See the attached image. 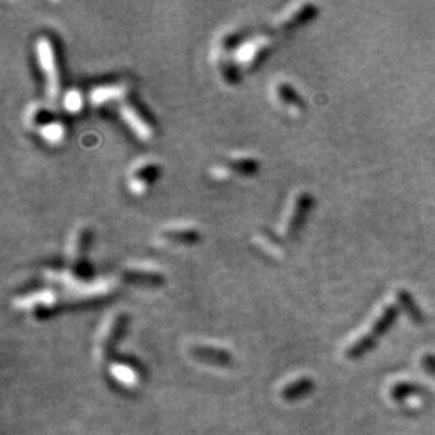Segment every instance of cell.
Segmentation results:
<instances>
[{
  "label": "cell",
  "instance_id": "6da1fadb",
  "mask_svg": "<svg viewBox=\"0 0 435 435\" xmlns=\"http://www.w3.org/2000/svg\"><path fill=\"white\" fill-rule=\"evenodd\" d=\"M396 316H398V308H396L395 305H387V307L381 312L379 316L376 318V321L372 323L370 331L363 334L361 337H358L355 342L347 347V358L355 360V358H361L365 356L367 352H371L372 348L376 347V343L379 342V338L394 326Z\"/></svg>",
  "mask_w": 435,
  "mask_h": 435
},
{
  "label": "cell",
  "instance_id": "7a4b0ae2",
  "mask_svg": "<svg viewBox=\"0 0 435 435\" xmlns=\"http://www.w3.org/2000/svg\"><path fill=\"white\" fill-rule=\"evenodd\" d=\"M36 54L37 60H39L41 63L42 73L45 76L47 92H49V97L52 100H55L61 92V74L59 59H57L55 45L50 37H41V39L37 41Z\"/></svg>",
  "mask_w": 435,
  "mask_h": 435
},
{
  "label": "cell",
  "instance_id": "3957f363",
  "mask_svg": "<svg viewBox=\"0 0 435 435\" xmlns=\"http://www.w3.org/2000/svg\"><path fill=\"white\" fill-rule=\"evenodd\" d=\"M313 205V197L308 192H299L294 195L290 200L289 207H287L282 223L279 227V234L284 239H292L297 234L299 227L302 226L305 216H307L308 210Z\"/></svg>",
  "mask_w": 435,
  "mask_h": 435
},
{
  "label": "cell",
  "instance_id": "277c9868",
  "mask_svg": "<svg viewBox=\"0 0 435 435\" xmlns=\"http://www.w3.org/2000/svg\"><path fill=\"white\" fill-rule=\"evenodd\" d=\"M124 324H126V314L114 313L107 318L100 329L97 341H95V356L99 361H107L110 353H112L114 343L121 336Z\"/></svg>",
  "mask_w": 435,
  "mask_h": 435
},
{
  "label": "cell",
  "instance_id": "5b68a950",
  "mask_svg": "<svg viewBox=\"0 0 435 435\" xmlns=\"http://www.w3.org/2000/svg\"><path fill=\"white\" fill-rule=\"evenodd\" d=\"M239 41V34L236 31H229L218 39V44L214 47V61H216L219 73L223 79H226L229 84L237 81L236 61L232 60V50Z\"/></svg>",
  "mask_w": 435,
  "mask_h": 435
},
{
  "label": "cell",
  "instance_id": "8992f818",
  "mask_svg": "<svg viewBox=\"0 0 435 435\" xmlns=\"http://www.w3.org/2000/svg\"><path fill=\"white\" fill-rule=\"evenodd\" d=\"M272 47V37L271 36H258L252 37L243 42L242 45H239V49L236 52V57H234V61L239 66L245 70H252L260 63V61L265 59V55L270 52Z\"/></svg>",
  "mask_w": 435,
  "mask_h": 435
},
{
  "label": "cell",
  "instance_id": "52a82bcc",
  "mask_svg": "<svg viewBox=\"0 0 435 435\" xmlns=\"http://www.w3.org/2000/svg\"><path fill=\"white\" fill-rule=\"evenodd\" d=\"M318 8L313 3H300V6H295L290 8L285 15H282L272 26V31L282 32V31H289L294 30V28L302 26L305 23H308L310 20H313L316 17Z\"/></svg>",
  "mask_w": 435,
  "mask_h": 435
},
{
  "label": "cell",
  "instance_id": "ba28073f",
  "mask_svg": "<svg viewBox=\"0 0 435 435\" xmlns=\"http://www.w3.org/2000/svg\"><path fill=\"white\" fill-rule=\"evenodd\" d=\"M258 161L250 156H237V159H231L227 163L214 166L213 176L216 179H227L232 174H241V176H250L258 171Z\"/></svg>",
  "mask_w": 435,
  "mask_h": 435
},
{
  "label": "cell",
  "instance_id": "9c48e42d",
  "mask_svg": "<svg viewBox=\"0 0 435 435\" xmlns=\"http://www.w3.org/2000/svg\"><path fill=\"white\" fill-rule=\"evenodd\" d=\"M121 114L134 132L143 141H150L154 137V128L149 123V119L145 118L141 110H139L132 102H124L121 107Z\"/></svg>",
  "mask_w": 435,
  "mask_h": 435
},
{
  "label": "cell",
  "instance_id": "30bf717a",
  "mask_svg": "<svg viewBox=\"0 0 435 435\" xmlns=\"http://www.w3.org/2000/svg\"><path fill=\"white\" fill-rule=\"evenodd\" d=\"M159 166L149 161L137 165L129 176V189L136 195H142L159 178Z\"/></svg>",
  "mask_w": 435,
  "mask_h": 435
},
{
  "label": "cell",
  "instance_id": "8fae6325",
  "mask_svg": "<svg viewBox=\"0 0 435 435\" xmlns=\"http://www.w3.org/2000/svg\"><path fill=\"white\" fill-rule=\"evenodd\" d=\"M274 94L277 102L284 105L287 110H290L292 113H297L300 110H303V100L300 99V95L295 92L294 88L287 83H277L274 88Z\"/></svg>",
  "mask_w": 435,
  "mask_h": 435
},
{
  "label": "cell",
  "instance_id": "7c38bea8",
  "mask_svg": "<svg viewBox=\"0 0 435 435\" xmlns=\"http://www.w3.org/2000/svg\"><path fill=\"white\" fill-rule=\"evenodd\" d=\"M395 299H396V303L400 305L401 310H403L405 314L411 319V321L416 324L424 323L425 318H424L423 310H421L418 302H416V300L413 299V295H411L408 290L398 289L395 292Z\"/></svg>",
  "mask_w": 435,
  "mask_h": 435
},
{
  "label": "cell",
  "instance_id": "4fadbf2b",
  "mask_svg": "<svg viewBox=\"0 0 435 435\" xmlns=\"http://www.w3.org/2000/svg\"><path fill=\"white\" fill-rule=\"evenodd\" d=\"M90 241V231L88 227H78L73 234L70 241V248H68V260L73 263V265H79L81 258H83L85 248L89 245Z\"/></svg>",
  "mask_w": 435,
  "mask_h": 435
},
{
  "label": "cell",
  "instance_id": "5bb4252c",
  "mask_svg": "<svg viewBox=\"0 0 435 435\" xmlns=\"http://www.w3.org/2000/svg\"><path fill=\"white\" fill-rule=\"evenodd\" d=\"M192 356H195L200 361L212 363V365H216V366L229 365V363H231V356H229L226 352L219 350V348L210 347V345L192 347Z\"/></svg>",
  "mask_w": 435,
  "mask_h": 435
},
{
  "label": "cell",
  "instance_id": "9a60e30c",
  "mask_svg": "<svg viewBox=\"0 0 435 435\" xmlns=\"http://www.w3.org/2000/svg\"><path fill=\"white\" fill-rule=\"evenodd\" d=\"M161 239L173 243H195L200 239V234L194 227H174L161 232Z\"/></svg>",
  "mask_w": 435,
  "mask_h": 435
},
{
  "label": "cell",
  "instance_id": "2e32d148",
  "mask_svg": "<svg viewBox=\"0 0 435 435\" xmlns=\"http://www.w3.org/2000/svg\"><path fill=\"white\" fill-rule=\"evenodd\" d=\"M124 281L139 285H160L163 284V276L159 274V272L132 270L124 272Z\"/></svg>",
  "mask_w": 435,
  "mask_h": 435
},
{
  "label": "cell",
  "instance_id": "e0dca14e",
  "mask_svg": "<svg viewBox=\"0 0 435 435\" xmlns=\"http://www.w3.org/2000/svg\"><path fill=\"white\" fill-rule=\"evenodd\" d=\"M112 372L114 379L124 385H136L141 382V376H139L136 367L128 365V363H117V365H113Z\"/></svg>",
  "mask_w": 435,
  "mask_h": 435
},
{
  "label": "cell",
  "instance_id": "ac0fdd59",
  "mask_svg": "<svg viewBox=\"0 0 435 435\" xmlns=\"http://www.w3.org/2000/svg\"><path fill=\"white\" fill-rule=\"evenodd\" d=\"M313 382L308 377H299V379L290 381L289 384H285L281 390L282 398H294V396H300L307 392L312 390Z\"/></svg>",
  "mask_w": 435,
  "mask_h": 435
},
{
  "label": "cell",
  "instance_id": "d6986e66",
  "mask_svg": "<svg viewBox=\"0 0 435 435\" xmlns=\"http://www.w3.org/2000/svg\"><path fill=\"white\" fill-rule=\"evenodd\" d=\"M126 94V88L124 85H105V88H100L97 90H94L92 94V100L95 103H105L108 100H114V99H121L123 95Z\"/></svg>",
  "mask_w": 435,
  "mask_h": 435
},
{
  "label": "cell",
  "instance_id": "ffe728a7",
  "mask_svg": "<svg viewBox=\"0 0 435 435\" xmlns=\"http://www.w3.org/2000/svg\"><path fill=\"white\" fill-rule=\"evenodd\" d=\"M419 385L411 384V382H400V384H395L394 389L390 390V396L395 401H405L408 396L419 394Z\"/></svg>",
  "mask_w": 435,
  "mask_h": 435
},
{
  "label": "cell",
  "instance_id": "44dd1931",
  "mask_svg": "<svg viewBox=\"0 0 435 435\" xmlns=\"http://www.w3.org/2000/svg\"><path fill=\"white\" fill-rule=\"evenodd\" d=\"M65 129L59 123H49L42 128V136H44L49 142H59L63 139Z\"/></svg>",
  "mask_w": 435,
  "mask_h": 435
},
{
  "label": "cell",
  "instance_id": "7402d4cb",
  "mask_svg": "<svg viewBox=\"0 0 435 435\" xmlns=\"http://www.w3.org/2000/svg\"><path fill=\"white\" fill-rule=\"evenodd\" d=\"M421 365H423V367L429 372V374H432L435 377V355H432V353L424 355L421 358Z\"/></svg>",
  "mask_w": 435,
  "mask_h": 435
},
{
  "label": "cell",
  "instance_id": "603a6c76",
  "mask_svg": "<svg viewBox=\"0 0 435 435\" xmlns=\"http://www.w3.org/2000/svg\"><path fill=\"white\" fill-rule=\"evenodd\" d=\"M66 107H68L70 110H78L81 107V97L76 92H70L68 95H66Z\"/></svg>",
  "mask_w": 435,
  "mask_h": 435
}]
</instances>
